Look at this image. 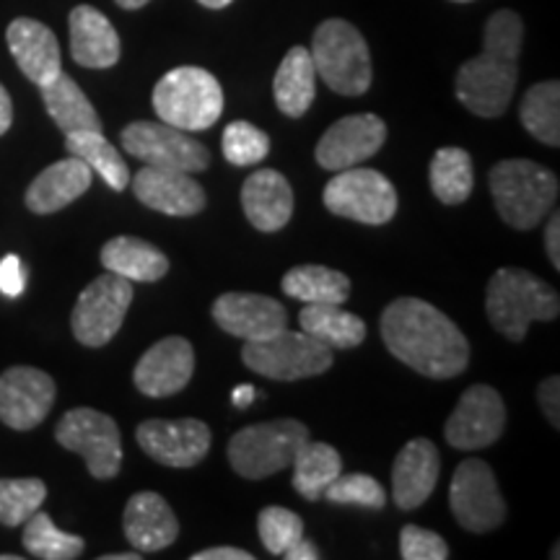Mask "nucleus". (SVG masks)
<instances>
[{
  "instance_id": "obj_1",
  "label": "nucleus",
  "mask_w": 560,
  "mask_h": 560,
  "mask_svg": "<svg viewBox=\"0 0 560 560\" xmlns=\"http://www.w3.org/2000/svg\"><path fill=\"white\" fill-rule=\"evenodd\" d=\"M382 340L405 366L429 380H452L470 363V342L444 312L423 299H395L382 312Z\"/></svg>"
},
{
  "instance_id": "obj_2",
  "label": "nucleus",
  "mask_w": 560,
  "mask_h": 560,
  "mask_svg": "<svg viewBox=\"0 0 560 560\" xmlns=\"http://www.w3.org/2000/svg\"><path fill=\"white\" fill-rule=\"evenodd\" d=\"M524 24L520 13L495 11L482 32V52L457 73V100L472 115L495 120L509 109L520 81Z\"/></svg>"
},
{
  "instance_id": "obj_3",
  "label": "nucleus",
  "mask_w": 560,
  "mask_h": 560,
  "mask_svg": "<svg viewBox=\"0 0 560 560\" xmlns=\"http://www.w3.org/2000/svg\"><path fill=\"white\" fill-rule=\"evenodd\" d=\"M486 314L490 325L511 342H522L532 322L560 314V296L542 278L522 268H501L488 280Z\"/></svg>"
},
{
  "instance_id": "obj_4",
  "label": "nucleus",
  "mask_w": 560,
  "mask_h": 560,
  "mask_svg": "<svg viewBox=\"0 0 560 560\" xmlns=\"http://www.w3.org/2000/svg\"><path fill=\"white\" fill-rule=\"evenodd\" d=\"M558 177L529 159H509L490 170V192L501 221L529 231L548 219L558 200Z\"/></svg>"
},
{
  "instance_id": "obj_5",
  "label": "nucleus",
  "mask_w": 560,
  "mask_h": 560,
  "mask_svg": "<svg viewBox=\"0 0 560 560\" xmlns=\"http://www.w3.org/2000/svg\"><path fill=\"white\" fill-rule=\"evenodd\" d=\"M153 109L159 120L185 132L208 130L223 112V89L206 68L182 66L161 75L153 86Z\"/></svg>"
},
{
  "instance_id": "obj_6",
  "label": "nucleus",
  "mask_w": 560,
  "mask_h": 560,
  "mask_svg": "<svg viewBox=\"0 0 560 560\" xmlns=\"http://www.w3.org/2000/svg\"><path fill=\"white\" fill-rule=\"evenodd\" d=\"M312 62L317 75L335 94L361 96L371 86V55L363 34L342 19L317 26L312 39Z\"/></svg>"
},
{
  "instance_id": "obj_7",
  "label": "nucleus",
  "mask_w": 560,
  "mask_h": 560,
  "mask_svg": "<svg viewBox=\"0 0 560 560\" xmlns=\"http://www.w3.org/2000/svg\"><path fill=\"white\" fill-rule=\"evenodd\" d=\"M306 441H310V429L301 420L280 418L255 423L231 436L229 462L242 478L265 480L291 467L293 457Z\"/></svg>"
},
{
  "instance_id": "obj_8",
  "label": "nucleus",
  "mask_w": 560,
  "mask_h": 560,
  "mask_svg": "<svg viewBox=\"0 0 560 560\" xmlns=\"http://www.w3.org/2000/svg\"><path fill=\"white\" fill-rule=\"evenodd\" d=\"M242 361L244 366L265 380L299 382L330 371L332 348L314 340L304 330L293 332L285 327L270 338L244 342Z\"/></svg>"
},
{
  "instance_id": "obj_9",
  "label": "nucleus",
  "mask_w": 560,
  "mask_h": 560,
  "mask_svg": "<svg viewBox=\"0 0 560 560\" xmlns=\"http://www.w3.org/2000/svg\"><path fill=\"white\" fill-rule=\"evenodd\" d=\"M325 206L340 219L366 223V226H384L395 219L397 190L395 185L376 170L366 166H350L338 172L325 187Z\"/></svg>"
},
{
  "instance_id": "obj_10",
  "label": "nucleus",
  "mask_w": 560,
  "mask_h": 560,
  "mask_svg": "<svg viewBox=\"0 0 560 560\" xmlns=\"http://www.w3.org/2000/svg\"><path fill=\"white\" fill-rule=\"evenodd\" d=\"M55 439L62 450L81 454L86 459L91 478L112 480L117 478L122 465V439L120 425L107 412L94 408L68 410L60 418Z\"/></svg>"
},
{
  "instance_id": "obj_11",
  "label": "nucleus",
  "mask_w": 560,
  "mask_h": 560,
  "mask_svg": "<svg viewBox=\"0 0 560 560\" xmlns=\"http://www.w3.org/2000/svg\"><path fill=\"white\" fill-rule=\"evenodd\" d=\"M132 283L115 272L94 278L75 301L70 314L75 340L86 348H102L120 332L125 314L130 310Z\"/></svg>"
},
{
  "instance_id": "obj_12",
  "label": "nucleus",
  "mask_w": 560,
  "mask_h": 560,
  "mask_svg": "<svg viewBox=\"0 0 560 560\" xmlns=\"http://www.w3.org/2000/svg\"><path fill=\"white\" fill-rule=\"evenodd\" d=\"M450 506L459 527L475 535H486L506 522V501L493 470L482 459L459 462L450 488Z\"/></svg>"
},
{
  "instance_id": "obj_13",
  "label": "nucleus",
  "mask_w": 560,
  "mask_h": 560,
  "mask_svg": "<svg viewBox=\"0 0 560 560\" xmlns=\"http://www.w3.org/2000/svg\"><path fill=\"white\" fill-rule=\"evenodd\" d=\"M122 149L156 170L198 174L208 170L210 151L185 130L166 122H130L122 130Z\"/></svg>"
},
{
  "instance_id": "obj_14",
  "label": "nucleus",
  "mask_w": 560,
  "mask_h": 560,
  "mask_svg": "<svg viewBox=\"0 0 560 560\" xmlns=\"http://www.w3.org/2000/svg\"><path fill=\"white\" fill-rule=\"evenodd\" d=\"M503 429H506V405L499 389L472 384L470 389L462 392L457 408L446 418L444 439L454 450L475 452L495 444Z\"/></svg>"
},
{
  "instance_id": "obj_15",
  "label": "nucleus",
  "mask_w": 560,
  "mask_h": 560,
  "mask_svg": "<svg viewBox=\"0 0 560 560\" xmlns=\"http://www.w3.org/2000/svg\"><path fill=\"white\" fill-rule=\"evenodd\" d=\"M138 446L164 467L187 470L206 459L210 452V429L198 418L143 420L136 431Z\"/></svg>"
},
{
  "instance_id": "obj_16",
  "label": "nucleus",
  "mask_w": 560,
  "mask_h": 560,
  "mask_svg": "<svg viewBox=\"0 0 560 560\" xmlns=\"http://www.w3.org/2000/svg\"><path fill=\"white\" fill-rule=\"evenodd\" d=\"M387 140V125L380 115H348L319 138L314 159L322 170L342 172L376 156Z\"/></svg>"
},
{
  "instance_id": "obj_17",
  "label": "nucleus",
  "mask_w": 560,
  "mask_h": 560,
  "mask_svg": "<svg viewBox=\"0 0 560 560\" xmlns=\"http://www.w3.org/2000/svg\"><path fill=\"white\" fill-rule=\"evenodd\" d=\"M55 380L34 366H13L0 374V420L13 431H32L50 416Z\"/></svg>"
},
{
  "instance_id": "obj_18",
  "label": "nucleus",
  "mask_w": 560,
  "mask_h": 560,
  "mask_svg": "<svg viewBox=\"0 0 560 560\" xmlns=\"http://www.w3.org/2000/svg\"><path fill=\"white\" fill-rule=\"evenodd\" d=\"M195 374L192 342L179 335L164 338L145 350L132 371V382L145 397H172L190 384Z\"/></svg>"
},
{
  "instance_id": "obj_19",
  "label": "nucleus",
  "mask_w": 560,
  "mask_h": 560,
  "mask_svg": "<svg viewBox=\"0 0 560 560\" xmlns=\"http://www.w3.org/2000/svg\"><path fill=\"white\" fill-rule=\"evenodd\" d=\"M213 319L240 340H262L289 327L285 306L262 293H223L213 301Z\"/></svg>"
},
{
  "instance_id": "obj_20",
  "label": "nucleus",
  "mask_w": 560,
  "mask_h": 560,
  "mask_svg": "<svg viewBox=\"0 0 560 560\" xmlns=\"http://www.w3.org/2000/svg\"><path fill=\"white\" fill-rule=\"evenodd\" d=\"M130 185L136 198L145 208L156 210V213L174 215V219L198 215L206 208V190L187 172L143 166V170L136 172V177H130Z\"/></svg>"
},
{
  "instance_id": "obj_21",
  "label": "nucleus",
  "mask_w": 560,
  "mask_h": 560,
  "mask_svg": "<svg viewBox=\"0 0 560 560\" xmlns=\"http://www.w3.org/2000/svg\"><path fill=\"white\" fill-rule=\"evenodd\" d=\"M441 457L429 439H412L392 465V499L397 509L412 511L431 499L439 482Z\"/></svg>"
},
{
  "instance_id": "obj_22",
  "label": "nucleus",
  "mask_w": 560,
  "mask_h": 560,
  "mask_svg": "<svg viewBox=\"0 0 560 560\" xmlns=\"http://www.w3.org/2000/svg\"><path fill=\"white\" fill-rule=\"evenodd\" d=\"M122 527L138 552H159L177 542L179 522L170 503L153 490L136 493L125 506Z\"/></svg>"
},
{
  "instance_id": "obj_23",
  "label": "nucleus",
  "mask_w": 560,
  "mask_h": 560,
  "mask_svg": "<svg viewBox=\"0 0 560 560\" xmlns=\"http://www.w3.org/2000/svg\"><path fill=\"white\" fill-rule=\"evenodd\" d=\"M5 42H9V50L21 68V73L32 83H37V86L50 83L62 70L58 37L39 21H11L9 32H5Z\"/></svg>"
},
{
  "instance_id": "obj_24",
  "label": "nucleus",
  "mask_w": 560,
  "mask_h": 560,
  "mask_svg": "<svg viewBox=\"0 0 560 560\" xmlns=\"http://www.w3.org/2000/svg\"><path fill=\"white\" fill-rule=\"evenodd\" d=\"M242 208L252 226L265 234L280 231L293 215V187L276 170L249 174L242 187Z\"/></svg>"
},
{
  "instance_id": "obj_25",
  "label": "nucleus",
  "mask_w": 560,
  "mask_h": 560,
  "mask_svg": "<svg viewBox=\"0 0 560 560\" xmlns=\"http://www.w3.org/2000/svg\"><path fill=\"white\" fill-rule=\"evenodd\" d=\"M70 55L83 68H112L120 60V34L94 5L70 11Z\"/></svg>"
},
{
  "instance_id": "obj_26",
  "label": "nucleus",
  "mask_w": 560,
  "mask_h": 560,
  "mask_svg": "<svg viewBox=\"0 0 560 560\" xmlns=\"http://www.w3.org/2000/svg\"><path fill=\"white\" fill-rule=\"evenodd\" d=\"M91 172L81 159L68 156L47 166L26 190V208L37 215L58 213L73 200H79L91 187Z\"/></svg>"
},
{
  "instance_id": "obj_27",
  "label": "nucleus",
  "mask_w": 560,
  "mask_h": 560,
  "mask_svg": "<svg viewBox=\"0 0 560 560\" xmlns=\"http://www.w3.org/2000/svg\"><path fill=\"white\" fill-rule=\"evenodd\" d=\"M102 265L130 283H156L170 272V257L136 236H115L102 247Z\"/></svg>"
},
{
  "instance_id": "obj_28",
  "label": "nucleus",
  "mask_w": 560,
  "mask_h": 560,
  "mask_svg": "<svg viewBox=\"0 0 560 560\" xmlns=\"http://www.w3.org/2000/svg\"><path fill=\"white\" fill-rule=\"evenodd\" d=\"M42 102H45L47 115L52 117L55 125L70 136V132H102V117L96 115L94 104L83 94L79 83L70 79L68 73L55 75L50 83L39 86Z\"/></svg>"
},
{
  "instance_id": "obj_29",
  "label": "nucleus",
  "mask_w": 560,
  "mask_h": 560,
  "mask_svg": "<svg viewBox=\"0 0 560 560\" xmlns=\"http://www.w3.org/2000/svg\"><path fill=\"white\" fill-rule=\"evenodd\" d=\"M272 94H276V104L283 115H306L314 96H317V70H314L312 52L306 47H291L278 66Z\"/></svg>"
},
{
  "instance_id": "obj_30",
  "label": "nucleus",
  "mask_w": 560,
  "mask_h": 560,
  "mask_svg": "<svg viewBox=\"0 0 560 560\" xmlns=\"http://www.w3.org/2000/svg\"><path fill=\"white\" fill-rule=\"evenodd\" d=\"M299 322L301 330L332 350L359 348L366 338L363 319L342 310V304H304Z\"/></svg>"
},
{
  "instance_id": "obj_31",
  "label": "nucleus",
  "mask_w": 560,
  "mask_h": 560,
  "mask_svg": "<svg viewBox=\"0 0 560 560\" xmlns=\"http://www.w3.org/2000/svg\"><path fill=\"white\" fill-rule=\"evenodd\" d=\"M293 467V488L306 501H319L325 488L342 472V459L335 446L322 444V441H306L301 444Z\"/></svg>"
},
{
  "instance_id": "obj_32",
  "label": "nucleus",
  "mask_w": 560,
  "mask_h": 560,
  "mask_svg": "<svg viewBox=\"0 0 560 560\" xmlns=\"http://www.w3.org/2000/svg\"><path fill=\"white\" fill-rule=\"evenodd\" d=\"M66 151L81 159L91 172H96L115 192H122L130 185V170L120 156V151L109 143L102 132H70L66 136Z\"/></svg>"
},
{
  "instance_id": "obj_33",
  "label": "nucleus",
  "mask_w": 560,
  "mask_h": 560,
  "mask_svg": "<svg viewBox=\"0 0 560 560\" xmlns=\"http://www.w3.org/2000/svg\"><path fill=\"white\" fill-rule=\"evenodd\" d=\"M285 296L304 304H342L350 296V280L346 272L330 270L325 265H299L283 276Z\"/></svg>"
},
{
  "instance_id": "obj_34",
  "label": "nucleus",
  "mask_w": 560,
  "mask_h": 560,
  "mask_svg": "<svg viewBox=\"0 0 560 560\" xmlns=\"http://www.w3.org/2000/svg\"><path fill=\"white\" fill-rule=\"evenodd\" d=\"M520 120L524 130L540 143L558 149L560 145V83L542 81L535 83L524 94L520 107Z\"/></svg>"
},
{
  "instance_id": "obj_35",
  "label": "nucleus",
  "mask_w": 560,
  "mask_h": 560,
  "mask_svg": "<svg viewBox=\"0 0 560 560\" xmlns=\"http://www.w3.org/2000/svg\"><path fill=\"white\" fill-rule=\"evenodd\" d=\"M472 159L465 149H439L431 161V190L444 206H459L472 195Z\"/></svg>"
},
{
  "instance_id": "obj_36",
  "label": "nucleus",
  "mask_w": 560,
  "mask_h": 560,
  "mask_svg": "<svg viewBox=\"0 0 560 560\" xmlns=\"http://www.w3.org/2000/svg\"><path fill=\"white\" fill-rule=\"evenodd\" d=\"M24 548L30 556L39 560H73L81 558L86 550V542L79 535H70L55 527V522L45 511H34L24 524Z\"/></svg>"
},
{
  "instance_id": "obj_37",
  "label": "nucleus",
  "mask_w": 560,
  "mask_h": 560,
  "mask_svg": "<svg viewBox=\"0 0 560 560\" xmlns=\"http://www.w3.org/2000/svg\"><path fill=\"white\" fill-rule=\"evenodd\" d=\"M47 499V486L39 478L0 480V524L21 527Z\"/></svg>"
},
{
  "instance_id": "obj_38",
  "label": "nucleus",
  "mask_w": 560,
  "mask_h": 560,
  "mask_svg": "<svg viewBox=\"0 0 560 560\" xmlns=\"http://www.w3.org/2000/svg\"><path fill=\"white\" fill-rule=\"evenodd\" d=\"M322 499L330 503H342V506H363V509H384L387 503V493H384L382 482L374 480L371 475L353 472V475H338L330 486L325 488Z\"/></svg>"
},
{
  "instance_id": "obj_39",
  "label": "nucleus",
  "mask_w": 560,
  "mask_h": 560,
  "mask_svg": "<svg viewBox=\"0 0 560 560\" xmlns=\"http://www.w3.org/2000/svg\"><path fill=\"white\" fill-rule=\"evenodd\" d=\"M270 153V138L247 120H236L223 130V156L234 166H252Z\"/></svg>"
},
{
  "instance_id": "obj_40",
  "label": "nucleus",
  "mask_w": 560,
  "mask_h": 560,
  "mask_svg": "<svg viewBox=\"0 0 560 560\" xmlns=\"http://www.w3.org/2000/svg\"><path fill=\"white\" fill-rule=\"evenodd\" d=\"M257 532H260L265 550L272 552V556H283L293 542L304 537V522L291 509L268 506L257 516Z\"/></svg>"
},
{
  "instance_id": "obj_41",
  "label": "nucleus",
  "mask_w": 560,
  "mask_h": 560,
  "mask_svg": "<svg viewBox=\"0 0 560 560\" xmlns=\"http://www.w3.org/2000/svg\"><path fill=\"white\" fill-rule=\"evenodd\" d=\"M400 556L405 560H446L450 545L436 532L408 524L400 532Z\"/></svg>"
},
{
  "instance_id": "obj_42",
  "label": "nucleus",
  "mask_w": 560,
  "mask_h": 560,
  "mask_svg": "<svg viewBox=\"0 0 560 560\" xmlns=\"http://www.w3.org/2000/svg\"><path fill=\"white\" fill-rule=\"evenodd\" d=\"M26 289V272L24 265L16 255H5L0 260V293L9 299H19Z\"/></svg>"
},
{
  "instance_id": "obj_43",
  "label": "nucleus",
  "mask_w": 560,
  "mask_h": 560,
  "mask_svg": "<svg viewBox=\"0 0 560 560\" xmlns=\"http://www.w3.org/2000/svg\"><path fill=\"white\" fill-rule=\"evenodd\" d=\"M537 400H540L542 416L550 420L552 429H560V380L558 376H548L542 380L540 389H537Z\"/></svg>"
},
{
  "instance_id": "obj_44",
  "label": "nucleus",
  "mask_w": 560,
  "mask_h": 560,
  "mask_svg": "<svg viewBox=\"0 0 560 560\" xmlns=\"http://www.w3.org/2000/svg\"><path fill=\"white\" fill-rule=\"evenodd\" d=\"M545 252H548L552 268L560 270V215L552 210L548 226H545Z\"/></svg>"
},
{
  "instance_id": "obj_45",
  "label": "nucleus",
  "mask_w": 560,
  "mask_h": 560,
  "mask_svg": "<svg viewBox=\"0 0 560 560\" xmlns=\"http://www.w3.org/2000/svg\"><path fill=\"white\" fill-rule=\"evenodd\" d=\"M192 560H252V552L240 548H208L195 552Z\"/></svg>"
},
{
  "instance_id": "obj_46",
  "label": "nucleus",
  "mask_w": 560,
  "mask_h": 560,
  "mask_svg": "<svg viewBox=\"0 0 560 560\" xmlns=\"http://www.w3.org/2000/svg\"><path fill=\"white\" fill-rule=\"evenodd\" d=\"M283 558H289V560H317L319 550H317V545L301 537L299 542H293L291 548L283 552Z\"/></svg>"
},
{
  "instance_id": "obj_47",
  "label": "nucleus",
  "mask_w": 560,
  "mask_h": 560,
  "mask_svg": "<svg viewBox=\"0 0 560 560\" xmlns=\"http://www.w3.org/2000/svg\"><path fill=\"white\" fill-rule=\"evenodd\" d=\"M11 122H13V104H11L9 91H5L3 83H0V136H5V132L11 130Z\"/></svg>"
},
{
  "instance_id": "obj_48",
  "label": "nucleus",
  "mask_w": 560,
  "mask_h": 560,
  "mask_svg": "<svg viewBox=\"0 0 560 560\" xmlns=\"http://www.w3.org/2000/svg\"><path fill=\"white\" fill-rule=\"evenodd\" d=\"M255 397H257V389L252 387V384H240V387L231 392V402H234L236 408H242V410L249 408Z\"/></svg>"
},
{
  "instance_id": "obj_49",
  "label": "nucleus",
  "mask_w": 560,
  "mask_h": 560,
  "mask_svg": "<svg viewBox=\"0 0 560 560\" xmlns=\"http://www.w3.org/2000/svg\"><path fill=\"white\" fill-rule=\"evenodd\" d=\"M117 5H120V9H125V11H138V9H143L145 3H149V0H115Z\"/></svg>"
},
{
  "instance_id": "obj_50",
  "label": "nucleus",
  "mask_w": 560,
  "mask_h": 560,
  "mask_svg": "<svg viewBox=\"0 0 560 560\" xmlns=\"http://www.w3.org/2000/svg\"><path fill=\"white\" fill-rule=\"evenodd\" d=\"M143 552L132 550V552H117V556H102V560H138Z\"/></svg>"
},
{
  "instance_id": "obj_51",
  "label": "nucleus",
  "mask_w": 560,
  "mask_h": 560,
  "mask_svg": "<svg viewBox=\"0 0 560 560\" xmlns=\"http://www.w3.org/2000/svg\"><path fill=\"white\" fill-rule=\"evenodd\" d=\"M198 3L206 5V9H215V11H219V9H226L231 0H198Z\"/></svg>"
},
{
  "instance_id": "obj_52",
  "label": "nucleus",
  "mask_w": 560,
  "mask_h": 560,
  "mask_svg": "<svg viewBox=\"0 0 560 560\" xmlns=\"http://www.w3.org/2000/svg\"><path fill=\"white\" fill-rule=\"evenodd\" d=\"M0 560H19V556H0Z\"/></svg>"
},
{
  "instance_id": "obj_53",
  "label": "nucleus",
  "mask_w": 560,
  "mask_h": 560,
  "mask_svg": "<svg viewBox=\"0 0 560 560\" xmlns=\"http://www.w3.org/2000/svg\"><path fill=\"white\" fill-rule=\"evenodd\" d=\"M454 3H472V0H454Z\"/></svg>"
}]
</instances>
